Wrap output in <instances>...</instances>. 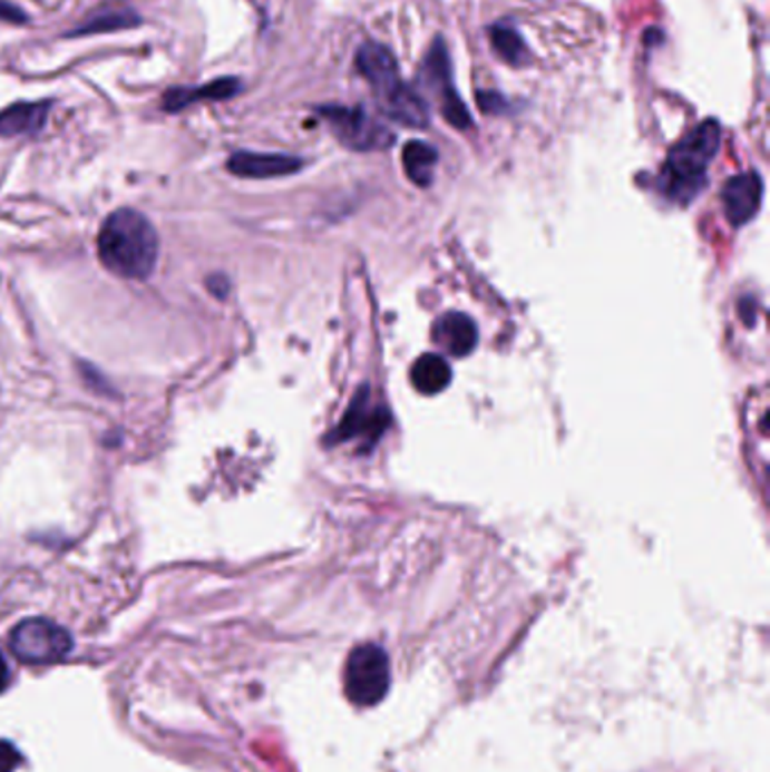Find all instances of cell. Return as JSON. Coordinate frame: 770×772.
<instances>
[{
  "mask_svg": "<svg viewBox=\"0 0 770 772\" xmlns=\"http://www.w3.org/2000/svg\"><path fill=\"white\" fill-rule=\"evenodd\" d=\"M98 255L111 274L145 281L154 272L158 257L156 228L143 213L120 208L105 219L98 233Z\"/></svg>",
  "mask_w": 770,
  "mask_h": 772,
  "instance_id": "1",
  "label": "cell"
},
{
  "mask_svg": "<svg viewBox=\"0 0 770 772\" xmlns=\"http://www.w3.org/2000/svg\"><path fill=\"white\" fill-rule=\"evenodd\" d=\"M721 145V125L705 120L675 143L660 175V190L678 204H690L705 186L708 167Z\"/></svg>",
  "mask_w": 770,
  "mask_h": 772,
  "instance_id": "2",
  "label": "cell"
},
{
  "mask_svg": "<svg viewBox=\"0 0 770 772\" xmlns=\"http://www.w3.org/2000/svg\"><path fill=\"white\" fill-rule=\"evenodd\" d=\"M391 684V668L384 648L378 644H360L351 651L344 671V690L353 705L373 707L387 694Z\"/></svg>",
  "mask_w": 770,
  "mask_h": 772,
  "instance_id": "3",
  "label": "cell"
},
{
  "mask_svg": "<svg viewBox=\"0 0 770 772\" xmlns=\"http://www.w3.org/2000/svg\"><path fill=\"white\" fill-rule=\"evenodd\" d=\"M418 79L425 89L439 100L441 114L446 116V120L452 127H457V129H470L472 127V118H470L464 100L459 98V94L455 89L450 55H448V48L441 39H437L432 43V48L427 50V55L420 63Z\"/></svg>",
  "mask_w": 770,
  "mask_h": 772,
  "instance_id": "4",
  "label": "cell"
},
{
  "mask_svg": "<svg viewBox=\"0 0 770 772\" xmlns=\"http://www.w3.org/2000/svg\"><path fill=\"white\" fill-rule=\"evenodd\" d=\"M10 648L23 664H55L72 651L66 628L50 619H26L10 635Z\"/></svg>",
  "mask_w": 770,
  "mask_h": 772,
  "instance_id": "5",
  "label": "cell"
},
{
  "mask_svg": "<svg viewBox=\"0 0 770 772\" xmlns=\"http://www.w3.org/2000/svg\"><path fill=\"white\" fill-rule=\"evenodd\" d=\"M316 114L328 123L337 140L355 152L384 149L393 143V134L371 118L362 107H321Z\"/></svg>",
  "mask_w": 770,
  "mask_h": 772,
  "instance_id": "6",
  "label": "cell"
},
{
  "mask_svg": "<svg viewBox=\"0 0 770 772\" xmlns=\"http://www.w3.org/2000/svg\"><path fill=\"white\" fill-rule=\"evenodd\" d=\"M389 422V411L384 407L373 404L369 387H362L355 393L344 418H341V422L334 427V432L328 437V443L334 446L353 439H364L367 443L376 446V441L387 432Z\"/></svg>",
  "mask_w": 770,
  "mask_h": 772,
  "instance_id": "7",
  "label": "cell"
},
{
  "mask_svg": "<svg viewBox=\"0 0 770 772\" xmlns=\"http://www.w3.org/2000/svg\"><path fill=\"white\" fill-rule=\"evenodd\" d=\"M355 66L360 75L373 86V91L378 94L380 100L393 94L400 84H405L400 79V72H398L400 68L393 52L382 43H376V41L364 43L355 57Z\"/></svg>",
  "mask_w": 770,
  "mask_h": 772,
  "instance_id": "8",
  "label": "cell"
},
{
  "mask_svg": "<svg viewBox=\"0 0 770 772\" xmlns=\"http://www.w3.org/2000/svg\"><path fill=\"white\" fill-rule=\"evenodd\" d=\"M228 172L242 179H276L294 175L303 167V160L287 154H259V152H235L228 163Z\"/></svg>",
  "mask_w": 770,
  "mask_h": 772,
  "instance_id": "9",
  "label": "cell"
},
{
  "mask_svg": "<svg viewBox=\"0 0 770 772\" xmlns=\"http://www.w3.org/2000/svg\"><path fill=\"white\" fill-rule=\"evenodd\" d=\"M761 197H763V182L757 172H743V175L732 177L723 188V208H725L728 222L732 226L748 224L757 215L761 206Z\"/></svg>",
  "mask_w": 770,
  "mask_h": 772,
  "instance_id": "10",
  "label": "cell"
},
{
  "mask_svg": "<svg viewBox=\"0 0 770 772\" xmlns=\"http://www.w3.org/2000/svg\"><path fill=\"white\" fill-rule=\"evenodd\" d=\"M432 339L439 349H444L452 358L470 355L477 346V325L468 314L448 312L439 316L432 325Z\"/></svg>",
  "mask_w": 770,
  "mask_h": 772,
  "instance_id": "11",
  "label": "cell"
},
{
  "mask_svg": "<svg viewBox=\"0 0 770 772\" xmlns=\"http://www.w3.org/2000/svg\"><path fill=\"white\" fill-rule=\"evenodd\" d=\"M242 91V81L237 77H220L204 86H177V89L167 91L163 96V109L175 114L182 109H188L195 102H217L228 100Z\"/></svg>",
  "mask_w": 770,
  "mask_h": 772,
  "instance_id": "12",
  "label": "cell"
},
{
  "mask_svg": "<svg viewBox=\"0 0 770 772\" xmlns=\"http://www.w3.org/2000/svg\"><path fill=\"white\" fill-rule=\"evenodd\" d=\"M380 109L387 118L402 127L425 129L430 125V107H427L425 98L407 84H400L393 94L382 98Z\"/></svg>",
  "mask_w": 770,
  "mask_h": 772,
  "instance_id": "13",
  "label": "cell"
},
{
  "mask_svg": "<svg viewBox=\"0 0 770 772\" xmlns=\"http://www.w3.org/2000/svg\"><path fill=\"white\" fill-rule=\"evenodd\" d=\"M140 26V17L129 6H103L94 10L87 19H84L75 30L68 32V37H89V35H103V32H116Z\"/></svg>",
  "mask_w": 770,
  "mask_h": 772,
  "instance_id": "14",
  "label": "cell"
},
{
  "mask_svg": "<svg viewBox=\"0 0 770 772\" xmlns=\"http://www.w3.org/2000/svg\"><path fill=\"white\" fill-rule=\"evenodd\" d=\"M50 111V102H17L0 111V136H30L41 131Z\"/></svg>",
  "mask_w": 770,
  "mask_h": 772,
  "instance_id": "15",
  "label": "cell"
},
{
  "mask_svg": "<svg viewBox=\"0 0 770 772\" xmlns=\"http://www.w3.org/2000/svg\"><path fill=\"white\" fill-rule=\"evenodd\" d=\"M450 382H452V369L441 355L427 353L418 358L411 369V384L422 395H437L446 391Z\"/></svg>",
  "mask_w": 770,
  "mask_h": 772,
  "instance_id": "16",
  "label": "cell"
},
{
  "mask_svg": "<svg viewBox=\"0 0 770 772\" xmlns=\"http://www.w3.org/2000/svg\"><path fill=\"white\" fill-rule=\"evenodd\" d=\"M437 163H439V152L422 140H409L402 149V165H405L407 177L420 188H427L432 184Z\"/></svg>",
  "mask_w": 770,
  "mask_h": 772,
  "instance_id": "17",
  "label": "cell"
},
{
  "mask_svg": "<svg viewBox=\"0 0 770 772\" xmlns=\"http://www.w3.org/2000/svg\"><path fill=\"white\" fill-rule=\"evenodd\" d=\"M490 43L495 52L510 66H525L529 61V48L523 41L520 32L510 30L506 26H495L490 28Z\"/></svg>",
  "mask_w": 770,
  "mask_h": 772,
  "instance_id": "18",
  "label": "cell"
},
{
  "mask_svg": "<svg viewBox=\"0 0 770 772\" xmlns=\"http://www.w3.org/2000/svg\"><path fill=\"white\" fill-rule=\"evenodd\" d=\"M23 756L10 741H0V772H14L21 765Z\"/></svg>",
  "mask_w": 770,
  "mask_h": 772,
  "instance_id": "19",
  "label": "cell"
},
{
  "mask_svg": "<svg viewBox=\"0 0 770 772\" xmlns=\"http://www.w3.org/2000/svg\"><path fill=\"white\" fill-rule=\"evenodd\" d=\"M0 21L6 23H26V12L19 10L17 6L8 3V0H0Z\"/></svg>",
  "mask_w": 770,
  "mask_h": 772,
  "instance_id": "20",
  "label": "cell"
},
{
  "mask_svg": "<svg viewBox=\"0 0 770 772\" xmlns=\"http://www.w3.org/2000/svg\"><path fill=\"white\" fill-rule=\"evenodd\" d=\"M477 100H479V107L486 114H499L506 107V102H504V98L499 94H479Z\"/></svg>",
  "mask_w": 770,
  "mask_h": 772,
  "instance_id": "21",
  "label": "cell"
},
{
  "mask_svg": "<svg viewBox=\"0 0 770 772\" xmlns=\"http://www.w3.org/2000/svg\"><path fill=\"white\" fill-rule=\"evenodd\" d=\"M208 290H211L217 299H224L226 292H228V281H226V276H211Z\"/></svg>",
  "mask_w": 770,
  "mask_h": 772,
  "instance_id": "22",
  "label": "cell"
},
{
  "mask_svg": "<svg viewBox=\"0 0 770 772\" xmlns=\"http://www.w3.org/2000/svg\"><path fill=\"white\" fill-rule=\"evenodd\" d=\"M8 682H10V666H8L6 657H3V655H0V692H3V690H6V686H8Z\"/></svg>",
  "mask_w": 770,
  "mask_h": 772,
  "instance_id": "23",
  "label": "cell"
}]
</instances>
